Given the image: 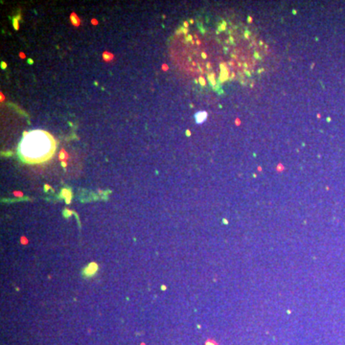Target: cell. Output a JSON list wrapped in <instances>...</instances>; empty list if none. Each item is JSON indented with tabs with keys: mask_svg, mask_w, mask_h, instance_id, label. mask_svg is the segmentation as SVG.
I'll use <instances>...</instances> for the list:
<instances>
[{
	"mask_svg": "<svg viewBox=\"0 0 345 345\" xmlns=\"http://www.w3.org/2000/svg\"><path fill=\"white\" fill-rule=\"evenodd\" d=\"M57 142L45 131L36 130L26 133L20 142L18 154L28 164H39L50 160L55 154Z\"/></svg>",
	"mask_w": 345,
	"mask_h": 345,
	"instance_id": "cell-1",
	"label": "cell"
},
{
	"mask_svg": "<svg viewBox=\"0 0 345 345\" xmlns=\"http://www.w3.org/2000/svg\"><path fill=\"white\" fill-rule=\"evenodd\" d=\"M205 118H206V113H205V112L200 111V112H198V113H197V114H196V120H197V122H198V123H201V122H203V121L205 120Z\"/></svg>",
	"mask_w": 345,
	"mask_h": 345,
	"instance_id": "cell-3",
	"label": "cell"
},
{
	"mask_svg": "<svg viewBox=\"0 0 345 345\" xmlns=\"http://www.w3.org/2000/svg\"><path fill=\"white\" fill-rule=\"evenodd\" d=\"M97 270H98V265H97V264H95V263H91V264L87 266V268L85 270V273L87 276H91V275H93L94 273H95V272L97 271Z\"/></svg>",
	"mask_w": 345,
	"mask_h": 345,
	"instance_id": "cell-2",
	"label": "cell"
}]
</instances>
